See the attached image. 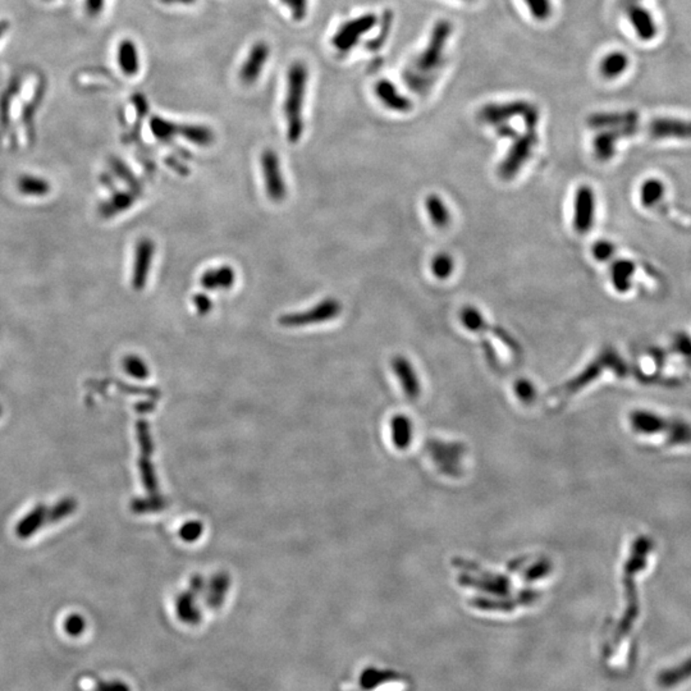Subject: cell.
Listing matches in <instances>:
<instances>
[{
	"label": "cell",
	"instance_id": "42",
	"mask_svg": "<svg viewBox=\"0 0 691 691\" xmlns=\"http://www.w3.org/2000/svg\"><path fill=\"white\" fill-rule=\"evenodd\" d=\"M652 357H653L654 362H655V364L658 365V368L660 369L663 367V364H665V362H666V359H665L666 355H665V352H663V351H660V349H653V351H652Z\"/></svg>",
	"mask_w": 691,
	"mask_h": 691
},
{
	"label": "cell",
	"instance_id": "36",
	"mask_svg": "<svg viewBox=\"0 0 691 691\" xmlns=\"http://www.w3.org/2000/svg\"><path fill=\"white\" fill-rule=\"evenodd\" d=\"M673 349L682 356L689 357L691 356V339L687 334H679L673 339Z\"/></svg>",
	"mask_w": 691,
	"mask_h": 691
},
{
	"label": "cell",
	"instance_id": "45",
	"mask_svg": "<svg viewBox=\"0 0 691 691\" xmlns=\"http://www.w3.org/2000/svg\"><path fill=\"white\" fill-rule=\"evenodd\" d=\"M4 29H6V26H4V25H3V24H1V25H0V36H1V34H3V32H4Z\"/></svg>",
	"mask_w": 691,
	"mask_h": 691
},
{
	"label": "cell",
	"instance_id": "12",
	"mask_svg": "<svg viewBox=\"0 0 691 691\" xmlns=\"http://www.w3.org/2000/svg\"><path fill=\"white\" fill-rule=\"evenodd\" d=\"M154 255H155V243L150 238H141L136 245L135 262L132 268L131 285L133 290L143 291L146 286Z\"/></svg>",
	"mask_w": 691,
	"mask_h": 691
},
{
	"label": "cell",
	"instance_id": "14",
	"mask_svg": "<svg viewBox=\"0 0 691 691\" xmlns=\"http://www.w3.org/2000/svg\"><path fill=\"white\" fill-rule=\"evenodd\" d=\"M634 132H635V125H629L618 127V128H610L608 131L599 133L593 141L594 155L600 162L610 160V158L615 155L617 141L620 138L633 135Z\"/></svg>",
	"mask_w": 691,
	"mask_h": 691
},
{
	"label": "cell",
	"instance_id": "3",
	"mask_svg": "<svg viewBox=\"0 0 691 691\" xmlns=\"http://www.w3.org/2000/svg\"><path fill=\"white\" fill-rule=\"evenodd\" d=\"M653 547L652 539H649L648 536H639L633 544L629 561L626 562L623 568V573H625L623 583L626 589L628 608L625 612L623 621L618 625V630H617L618 638H623L629 633L633 628V623L636 621L639 615V599L636 593L635 576L636 573L642 571L643 568L647 566L648 557Z\"/></svg>",
	"mask_w": 691,
	"mask_h": 691
},
{
	"label": "cell",
	"instance_id": "41",
	"mask_svg": "<svg viewBox=\"0 0 691 691\" xmlns=\"http://www.w3.org/2000/svg\"><path fill=\"white\" fill-rule=\"evenodd\" d=\"M98 691H130L127 689V686L125 684H119V682H114V684H103V685L99 686Z\"/></svg>",
	"mask_w": 691,
	"mask_h": 691
},
{
	"label": "cell",
	"instance_id": "15",
	"mask_svg": "<svg viewBox=\"0 0 691 691\" xmlns=\"http://www.w3.org/2000/svg\"><path fill=\"white\" fill-rule=\"evenodd\" d=\"M235 283L236 272L230 265L209 269L200 278V285L206 291H228Z\"/></svg>",
	"mask_w": 691,
	"mask_h": 691
},
{
	"label": "cell",
	"instance_id": "38",
	"mask_svg": "<svg viewBox=\"0 0 691 691\" xmlns=\"http://www.w3.org/2000/svg\"><path fill=\"white\" fill-rule=\"evenodd\" d=\"M307 0H290L288 6L291 8L293 19L296 21H302L307 14Z\"/></svg>",
	"mask_w": 691,
	"mask_h": 691
},
{
	"label": "cell",
	"instance_id": "21",
	"mask_svg": "<svg viewBox=\"0 0 691 691\" xmlns=\"http://www.w3.org/2000/svg\"><path fill=\"white\" fill-rule=\"evenodd\" d=\"M178 136L201 148L210 146L215 140L214 132L209 127L201 125H178Z\"/></svg>",
	"mask_w": 691,
	"mask_h": 691
},
{
	"label": "cell",
	"instance_id": "8",
	"mask_svg": "<svg viewBox=\"0 0 691 691\" xmlns=\"http://www.w3.org/2000/svg\"><path fill=\"white\" fill-rule=\"evenodd\" d=\"M262 173L265 191L269 199L280 203L286 199V182L280 168V158L273 150H265L262 154Z\"/></svg>",
	"mask_w": 691,
	"mask_h": 691
},
{
	"label": "cell",
	"instance_id": "31",
	"mask_svg": "<svg viewBox=\"0 0 691 691\" xmlns=\"http://www.w3.org/2000/svg\"><path fill=\"white\" fill-rule=\"evenodd\" d=\"M625 67H626V58L623 54L615 53L604 59L600 66V71L607 77H615L620 75Z\"/></svg>",
	"mask_w": 691,
	"mask_h": 691
},
{
	"label": "cell",
	"instance_id": "25",
	"mask_svg": "<svg viewBox=\"0 0 691 691\" xmlns=\"http://www.w3.org/2000/svg\"><path fill=\"white\" fill-rule=\"evenodd\" d=\"M636 116L633 113L625 114H594L589 118L592 128H618L623 126L635 125Z\"/></svg>",
	"mask_w": 691,
	"mask_h": 691
},
{
	"label": "cell",
	"instance_id": "19",
	"mask_svg": "<svg viewBox=\"0 0 691 691\" xmlns=\"http://www.w3.org/2000/svg\"><path fill=\"white\" fill-rule=\"evenodd\" d=\"M425 209L429 215L431 223L436 225V228L443 230L447 228L451 222V214L449 208L446 205L444 200L438 196L436 193H431L425 199Z\"/></svg>",
	"mask_w": 691,
	"mask_h": 691
},
{
	"label": "cell",
	"instance_id": "34",
	"mask_svg": "<svg viewBox=\"0 0 691 691\" xmlns=\"http://www.w3.org/2000/svg\"><path fill=\"white\" fill-rule=\"evenodd\" d=\"M112 169H114V172L117 173L121 180L127 182L128 186L131 187V190H135V191H138L140 190V182H138V178L135 175H132L131 170L127 168L125 165V163L121 162L118 159H113L112 162Z\"/></svg>",
	"mask_w": 691,
	"mask_h": 691
},
{
	"label": "cell",
	"instance_id": "9",
	"mask_svg": "<svg viewBox=\"0 0 691 691\" xmlns=\"http://www.w3.org/2000/svg\"><path fill=\"white\" fill-rule=\"evenodd\" d=\"M534 106L528 101H511L505 104H489L479 112V119L486 125L499 126L515 117L525 118L528 114L536 111Z\"/></svg>",
	"mask_w": 691,
	"mask_h": 691
},
{
	"label": "cell",
	"instance_id": "4",
	"mask_svg": "<svg viewBox=\"0 0 691 691\" xmlns=\"http://www.w3.org/2000/svg\"><path fill=\"white\" fill-rule=\"evenodd\" d=\"M630 424L634 431L640 434H663L668 446L691 444V424L682 419H670L647 410H638L631 412Z\"/></svg>",
	"mask_w": 691,
	"mask_h": 691
},
{
	"label": "cell",
	"instance_id": "17",
	"mask_svg": "<svg viewBox=\"0 0 691 691\" xmlns=\"http://www.w3.org/2000/svg\"><path fill=\"white\" fill-rule=\"evenodd\" d=\"M138 191H135V190L121 191V193H114L111 199L100 206V215L103 218H112V217H116V215H118L119 213L128 210L135 204V201L138 200Z\"/></svg>",
	"mask_w": 691,
	"mask_h": 691
},
{
	"label": "cell",
	"instance_id": "46",
	"mask_svg": "<svg viewBox=\"0 0 691 691\" xmlns=\"http://www.w3.org/2000/svg\"><path fill=\"white\" fill-rule=\"evenodd\" d=\"M282 3H283V4H286V6H288V4H290V0H282Z\"/></svg>",
	"mask_w": 691,
	"mask_h": 691
},
{
	"label": "cell",
	"instance_id": "43",
	"mask_svg": "<svg viewBox=\"0 0 691 691\" xmlns=\"http://www.w3.org/2000/svg\"><path fill=\"white\" fill-rule=\"evenodd\" d=\"M103 3H104V0H88V12L93 13V14L99 13L100 9L103 8Z\"/></svg>",
	"mask_w": 691,
	"mask_h": 691
},
{
	"label": "cell",
	"instance_id": "24",
	"mask_svg": "<svg viewBox=\"0 0 691 691\" xmlns=\"http://www.w3.org/2000/svg\"><path fill=\"white\" fill-rule=\"evenodd\" d=\"M689 679H691V657L677 667L662 671L657 677V682L660 687L671 689L673 686L679 685L682 681Z\"/></svg>",
	"mask_w": 691,
	"mask_h": 691
},
{
	"label": "cell",
	"instance_id": "30",
	"mask_svg": "<svg viewBox=\"0 0 691 691\" xmlns=\"http://www.w3.org/2000/svg\"><path fill=\"white\" fill-rule=\"evenodd\" d=\"M392 13L386 12L384 16H383V19L380 22V31L378 32V35L375 38L372 39V41H369L367 44V48L372 51H375V50L380 49L383 45L386 44V40L389 36L391 34V29H392Z\"/></svg>",
	"mask_w": 691,
	"mask_h": 691
},
{
	"label": "cell",
	"instance_id": "35",
	"mask_svg": "<svg viewBox=\"0 0 691 691\" xmlns=\"http://www.w3.org/2000/svg\"><path fill=\"white\" fill-rule=\"evenodd\" d=\"M593 256L599 262H608L612 256L616 252V247L613 243L608 241H598L594 243L592 247Z\"/></svg>",
	"mask_w": 691,
	"mask_h": 691
},
{
	"label": "cell",
	"instance_id": "27",
	"mask_svg": "<svg viewBox=\"0 0 691 691\" xmlns=\"http://www.w3.org/2000/svg\"><path fill=\"white\" fill-rule=\"evenodd\" d=\"M150 130L154 138L167 143L169 140L178 136V125L162 117H153L150 119Z\"/></svg>",
	"mask_w": 691,
	"mask_h": 691
},
{
	"label": "cell",
	"instance_id": "37",
	"mask_svg": "<svg viewBox=\"0 0 691 691\" xmlns=\"http://www.w3.org/2000/svg\"><path fill=\"white\" fill-rule=\"evenodd\" d=\"M193 301L195 309L200 315H206L213 309L212 300L209 299V296L205 293H198L196 296H193Z\"/></svg>",
	"mask_w": 691,
	"mask_h": 691
},
{
	"label": "cell",
	"instance_id": "11",
	"mask_svg": "<svg viewBox=\"0 0 691 691\" xmlns=\"http://www.w3.org/2000/svg\"><path fill=\"white\" fill-rule=\"evenodd\" d=\"M460 319L461 323L465 325L466 329L475 332V333L489 332V333H493L494 336L497 337L499 341L505 343L508 349H513V351H516L518 349L517 342L513 339V337H511L503 328L497 327V325H491V324L488 323L486 319H484V317L481 315V312L478 309H475L474 306H465L461 310Z\"/></svg>",
	"mask_w": 691,
	"mask_h": 691
},
{
	"label": "cell",
	"instance_id": "13",
	"mask_svg": "<svg viewBox=\"0 0 691 691\" xmlns=\"http://www.w3.org/2000/svg\"><path fill=\"white\" fill-rule=\"evenodd\" d=\"M270 56V48L267 43H256L251 50L246 61L243 62L241 71H240V78L245 85H254L259 77L262 76V69L268 62Z\"/></svg>",
	"mask_w": 691,
	"mask_h": 691
},
{
	"label": "cell",
	"instance_id": "10",
	"mask_svg": "<svg viewBox=\"0 0 691 691\" xmlns=\"http://www.w3.org/2000/svg\"><path fill=\"white\" fill-rule=\"evenodd\" d=\"M575 212H573V228L585 235L592 230L595 219V193L590 186H580L575 195Z\"/></svg>",
	"mask_w": 691,
	"mask_h": 691
},
{
	"label": "cell",
	"instance_id": "16",
	"mask_svg": "<svg viewBox=\"0 0 691 691\" xmlns=\"http://www.w3.org/2000/svg\"><path fill=\"white\" fill-rule=\"evenodd\" d=\"M375 95L382 101L383 106L394 112H409L412 108L411 101L405 95L399 93L392 82L388 80H380L375 85Z\"/></svg>",
	"mask_w": 691,
	"mask_h": 691
},
{
	"label": "cell",
	"instance_id": "18",
	"mask_svg": "<svg viewBox=\"0 0 691 691\" xmlns=\"http://www.w3.org/2000/svg\"><path fill=\"white\" fill-rule=\"evenodd\" d=\"M118 64L126 76H136L140 69V58L135 43L126 39L118 46Z\"/></svg>",
	"mask_w": 691,
	"mask_h": 691
},
{
	"label": "cell",
	"instance_id": "2",
	"mask_svg": "<svg viewBox=\"0 0 691 691\" xmlns=\"http://www.w3.org/2000/svg\"><path fill=\"white\" fill-rule=\"evenodd\" d=\"M309 72L302 62H295L287 75L285 117H286L287 138L290 143H299L304 133V101Z\"/></svg>",
	"mask_w": 691,
	"mask_h": 691
},
{
	"label": "cell",
	"instance_id": "28",
	"mask_svg": "<svg viewBox=\"0 0 691 691\" xmlns=\"http://www.w3.org/2000/svg\"><path fill=\"white\" fill-rule=\"evenodd\" d=\"M663 193H665V186L658 180H648L644 182L640 188V200H642L643 206L652 208L655 205L663 198Z\"/></svg>",
	"mask_w": 691,
	"mask_h": 691
},
{
	"label": "cell",
	"instance_id": "32",
	"mask_svg": "<svg viewBox=\"0 0 691 691\" xmlns=\"http://www.w3.org/2000/svg\"><path fill=\"white\" fill-rule=\"evenodd\" d=\"M125 369L127 373L138 379H145L149 375L148 365L138 356H127L125 360Z\"/></svg>",
	"mask_w": 691,
	"mask_h": 691
},
{
	"label": "cell",
	"instance_id": "33",
	"mask_svg": "<svg viewBox=\"0 0 691 691\" xmlns=\"http://www.w3.org/2000/svg\"><path fill=\"white\" fill-rule=\"evenodd\" d=\"M529 8L530 13L538 21L549 19L552 14V4L551 0H523Z\"/></svg>",
	"mask_w": 691,
	"mask_h": 691
},
{
	"label": "cell",
	"instance_id": "47",
	"mask_svg": "<svg viewBox=\"0 0 691 691\" xmlns=\"http://www.w3.org/2000/svg\"><path fill=\"white\" fill-rule=\"evenodd\" d=\"M466 1H471V0H466Z\"/></svg>",
	"mask_w": 691,
	"mask_h": 691
},
{
	"label": "cell",
	"instance_id": "44",
	"mask_svg": "<svg viewBox=\"0 0 691 691\" xmlns=\"http://www.w3.org/2000/svg\"><path fill=\"white\" fill-rule=\"evenodd\" d=\"M164 4H193L196 0H160Z\"/></svg>",
	"mask_w": 691,
	"mask_h": 691
},
{
	"label": "cell",
	"instance_id": "7",
	"mask_svg": "<svg viewBox=\"0 0 691 691\" xmlns=\"http://www.w3.org/2000/svg\"><path fill=\"white\" fill-rule=\"evenodd\" d=\"M377 22L378 19L373 13L347 21L337 30L332 39V44L339 53H349L359 44L360 39L377 25Z\"/></svg>",
	"mask_w": 691,
	"mask_h": 691
},
{
	"label": "cell",
	"instance_id": "20",
	"mask_svg": "<svg viewBox=\"0 0 691 691\" xmlns=\"http://www.w3.org/2000/svg\"><path fill=\"white\" fill-rule=\"evenodd\" d=\"M635 272L634 262L630 260H616L610 267V280L618 292H628L631 287V277Z\"/></svg>",
	"mask_w": 691,
	"mask_h": 691
},
{
	"label": "cell",
	"instance_id": "5",
	"mask_svg": "<svg viewBox=\"0 0 691 691\" xmlns=\"http://www.w3.org/2000/svg\"><path fill=\"white\" fill-rule=\"evenodd\" d=\"M536 126L538 125H525L526 132L523 135H518L513 140V143L508 150L507 155L499 164V178L505 181H510L512 178H515L517 173L520 172V169L523 168V164L529 160L538 141Z\"/></svg>",
	"mask_w": 691,
	"mask_h": 691
},
{
	"label": "cell",
	"instance_id": "40",
	"mask_svg": "<svg viewBox=\"0 0 691 691\" xmlns=\"http://www.w3.org/2000/svg\"><path fill=\"white\" fill-rule=\"evenodd\" d=\"M497 135L499 138H510V140H515V138L518 136L516 130L513 127H511L508 123H502V125L497 126Z\"/></svg>",
	"mask_w": 691,
	"mask_h": 691
},
{
	"label": "cell",
	"instance_id": "29",
	"mask_svg": "<svg viewBox=\"0 0 691 691\" xmlns=\"http://www.w3.org/2000/svg\"><path fill=\"white\" fill-rule=\"evenodd\" d=\"M455 270V260L447 252H439L431 260V273L441 280H449Z\"/></svg>",
	"mask_w": 691,
	"mask_h": 691
},
{
	"label": "cell",
	"instance_id": "39",
	"mask_svg": "<svg viewBox=\"0 0 691 691\" xmlns=\"http://www.w3.org/2000/svg\"><path fill=\"white\" fill-rule=\"evenodd\" d=\"M83 628H85L83 626V620L77 616L71 617L68 621H67V623H66V629L72 635H78L82 630H83Z\"/></svg>",
	"mask_w": 691,
	"mask_h": 691
},
{
	"label": "cell",
	"instance_id": "23",
	"mask_svg": "<svg viewBox=\"0 0 691 691\" xmlns=\"http://www.w3.org/2000/svg\"><path fill=\"white\" fill-rule=\"evenodd\" d=\"M393 369H394V373L397 374L399 379L401 380L406 392L409 393L410 396L416 394L419 392V382H417L416 374L414 372L411 362H409L404 356H397L393 360Z\"/></svg>",
	"mask_w": 691,
	"mask_h": 691
},
{
	"label": "cell",
	"instance_id": "6",
	"mask_svg": "<svg viewBox=\"0 0 691 691\" xmlns=\"http://www.w3.org/2000/svg\"><path fill=\"white\" fill-rule=\"evenodd\" d=\"M342 312V304L336 299H325L305 312L285 314L280 318V325L287 328H301L332 322Z\"/></svg>",
	"mask_w": 691,
	"mask_h": 691
},
{
	"label": "cell",
	"instance_id": "1",
	"mask_svg": "<svg viewBox=\"0 0 691 691\" xmlns=\"http://www.w3.org/2000/svg\"><path fill=\"white\" fill-rule=\"evenodd\" d=\"M452 26L447 21H441L434 27L429 43L425 46L421 54L416 56L411 68L406 71L405 80L409 88L416 93H425L433 83V73H436L442 66L444 59V50Z\"/></svg>",
	"mask_w": 691,
	"mask_h": 691
},
{
	"label": "cell",
	"instance_id": "26",
	"mask_svg": "<svg viewBox=\"0 0 691 691\" xmlns=\"http://www.w3.org/2000/svg\"><path fill=\"white\" fill-rule=\"evenodd\" d=\"M17 188L21 193L25 196H34V198H43L46 196L51 190L49 182L36 177V175H22L17 181Z\"/></svg>",
	"mask_w": 691,
	"mask_h": 691
},
{
	"label": "cell",
	"instance_id": "22",
	"mask_svg": "<svg viewBox=\"0 0 691 691\" xmlns=\"http://www.w3.org/2000/svg\"><path fill=\"white\" fill-rule=\"evenodd\" d=\"M652 135L655 138H691V125L663 119L652 125Z\"/></svg>",
	"mask_w": 691,
	"mask_h": 691
}]
</instances>
